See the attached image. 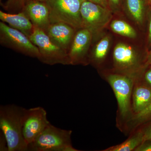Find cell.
Listing matches in <instances>:
<instances>
[{
	"label": "cell",
	"instance_id": "18",
	"mask_svg": "<svg viewBox=\"0 0 151 151\" xmlns=\"http://www.w3.org/2000/svg\"><path fill=\"white\" fill-rule=\"evenodd\" d=\"M109 42V38L105 37L97 44L94 51V57L95 60H99L104 58L108 52Z\"/></svg>",
	"mask_w": 151,
	"mask_h": 151
},
{
	"label": "cell",
	"instance_id": "29",
	"mask_svg": "<svg viewBox=\"0 0 151 151\" xmlns=\"http://www.w3.org/2000/svg\"><path fill=\"white\" fill-rule=\"evenodd\" d=\"M113 4L116 5H118L119 4V0H110Z\"/></svg>",
	"mask_w": 151,
	"mask_h": 151
},
{
	"label": "cell",
	"instance_id": "15",
	"mask_svg": "<svg viewBox=\"0 0 151 151\" xmlns=\"http://www.w3.org/2000/svg\"><path fill=\"white\" fill-rule=\"evenodd\" d=\"M143 141V132H139L122 144L110 147L106 151H131L134 150Z\"/></svg>",
	"mask_w": 151,
	"mask_h": 151
},
{
	"label": "cell",
	"instance_id": "5",
	"mask_svg": "<svg viewBox=\"0 0 151 151\" xmlns=\"http://www.w3.org/2000/svg\"><path fill=\"white\" fill-rule=\"evenodd\" d=\"M0 42L1 45L20 53L39 59L40 53L37 47L23 33L0 22Z\"/></svg>",
	"mask_w": 151,
	"mask_h": 151
},
{
	"label": "cell",
	"instance_id": "13",
	"mask_svg": "<svg viewBox=\"0 0 151 151\" xmlns=\"http://www.w3.org/2000/svg\"><path fill=\"white\" fill-rule=\"evenodd\" d=\"M114 58L117 64L123 68H129L134 65L137 58L134 51L128 45L119 43L114 50Z\"/></svg>",
	"mask_w": 151,
	"mask_h": 151
},
{
	"label": "cell",
	"instance_id": "24",
	"mask_svg": "<svg viewBox=\"0 0 151 151\" xmlns=\"http://www.w3.org/2000/svg\"><path fill=\"white\" fill-rule=\"evenodd\" d=\"M83 1H88L95 3V4L102 6L104 8L106 7L107 5L106 0H83Z\"/></svg>",
	"mask_w": 151,
	"mask_h": 151
},
{
	"label": "cell",
	"instance_id": "10",
	"mask_svg": "<svg viewBox=\"0 0 151 151\" xmlns=\"http://www.w3.org/2000/svg\"><path fill=\"white\" fill-rule=\"evenodd\" d=\"M74 28L62 22L51 24L45 31L53 43L68 52L74 38Z\"/></svg>",
	"mask_w": 151,
	"mask_h": 151
},
{
	"label": "cell",
	"instance_id": "12",
	"mask_svg": "<svg viewBox=\"0 0 151 151\" xmlns=\"http://www.w3.org/2000/svg\"><path fill=\"white\" fill-rule=\"evenodd\" d=\"M0 19L9 26L23 33L29 37L33 31L34 26L24 12L10 14L0 11Z\"/></svg>",
	"mask_w": 151,
	"mask_h": 151
},
{
	"label": "cell",
	"instance_id": "4",
	"mask_svg": "<svg viewBox=\"0 0 151 151\" xmlns=\"http://www.w3.org/2000/svg\"><path fill=\"white\" fill-rule=\"evenodd\" d=\"M29 38L38 49L40 55L38 60L42 62L49 65H70L68 52L53 43L45 31L34 27Z\"/></svg>",
	"mask_w": 151,
	"mask_h": 151
},
{
	"label": "cell",
	"instance_id": "16",
	"mask_svg": "<svg viewBox=\"0 0 151 151\" xmlns=\"http://www.w3.org/2000/svg\"><path fill=\"white\" fill-rule=\"evenodd\" d=\"M127 6L130 13L139 24L145 20V8L144 0H127Z\"/></svg>",
	"mask_w": 151,
	"mask_h": 151
},
{
	"label": "cell",
	"instance_id": "22",
	"mask_svg": "<svg viewBox=\"0 0 151 151\" xmlns=\"http://www.w3.org/2000/svg\"><path fill=\"white\" fill-rule=\"evenodd\" d=\"M0 150L8 151L6 140L2 132H1L0 136Z\"/></svg>",
	"mask_w": 151,
	"mask_h": 151
},
{
	"label": "cell",
	"instance_id": "19",
	"mask_svg": "<svg viewBox=\"0 0 151 151\" xmlns=\"http://www.w3.org/2000/svg\"><path fill=\"white\" fill-rule=\"evenodd\" d=\"M132 120L135 124H140L151 120V103L142 111L136 113Z\"/></svg>",
	"mask_w": 151,
	"mask_h": 151
},
{
	"label": "cell",
	"instance_id": "8",
	"mask_svg": "<svg viewBox=\"0 0 151 151\" xmlns=\"http://www.w3.org/2000/svg\"><path fill=\"white\" fill-rule=\"evenodd\" d=\"M80 13L82 27L92 32L97 30L108 19L105 8L95 3L84 1L81 4Z\"/></svg>",
	"mask_w": 151,
	"mask_h": 151
},
{
	"label": "cell",
	"instance_id": "7",
	"mask_svg": "<svg viewBox=\"0 0 151 151\" xmlns=\"http://www.w3.org/2000/svg\"><path fill=\"white\" fill-rule=\"evenodd\" d=\"M108 80L116 95L121 114L126 116L129 111L132 80L127 76L117 74L109 75Z\"/></svg>",
	"mask_w": 151,
	"mask_h": 151
},
{
	"label": "cell",
	"instance_id": "30",
	"mask_svg": "<svg viewBox=\"0 0 151 151\" xmlns=\"http://www.w3.org/2000/svg\"><path fill=\"white\" fill-rule=\"evenodd\" d=\"M149 3H150V4L151 6V0H149Z\"/></svg>",
	"mask_w": 151,
	"mask_h": 151
},
{
	"label": "cell",
	"instance_id": "28",
	"mask_svg": "<svg viewBox=\"0 0 151 151\" xmlns=\"http://www.w3.org/2000/svg\"><path fill=\"white\" fill-rule=\"evenodd\" d=\"M47 0H24L25 3L26 1V4L31 1H40L42 2H45Z\"/></svg>",
	"mask_w": 151,
	"mask_h": 151
},
{
	"label": "cell",
	"instance_id": "1",
	"mask_svg": "<svg viewBox=\"0 0 151 151\" xmlns=\"http://www.w3.org/2000/svg\"><path fill=\"white\" fill-rule=\"evenodd\" d=\"M27 110L14 104L0 107V129L6 140L8 151H28L22 133Z\"/></svg>",
	"mask_w": 151,
	"mask_h": 151
},
{
	"label": "cell",
	"instance_id": "26",
	"mask_svg": "<svg viewBox=\"0 0 151 151\" xmlns=\"http://www.w3.org/2000/svg\"><path fill=\"white\" fill-rule=\"evenodd\" d=\"M145 77L146 81L151 86V69L146 72Z\"/></svg>",
	"mask_w": 151,
	"mask_h": 151
},
{
	"label": "cell",
	"instance_id": "25",
	"mask_svg": "<svg viewBox=\"0 0 151 151\" xmlns=\"http://www.w3.org/2000/svg\"><path fill=\"white\" fill-rule=\"evenodd\" d=\"M148 32L147 42L149 46H151V14L149 17Z\"/></svg>",
	"mask_w": 151,
	"mask_h": 151
},
{
	"label": "cell",
	"instance_id": "2",
	"mask_svg": "<svg viewBox=\"0 0 151 151\" xmlns=\"http://www.w3.org/2000/svg\"><path fill=\"white\" fill-rule=\"evenodd\" d=\"M71 133L70 130L60 129L50 124L29 145L28 151H78L71 144Z\"/></svg>",
	"mask_w": 151,
	"mask_h": 151
},
{
	"label": "cell",
	"instance_id": "27",
	"mask_svg": "<svg viewBox=\"0 0 151 151\" xmlns=\"http://www.w3.org/2000/svg\"><path fill=\"white\" fill-rule=\"evenodd\" d=\"M146 65H151V50L149 52L147 56Z\"/></svg>",
	"mask_w": 151,
	"mask_h": 151
},
{
	"label": "cell",
	"instance_id": "3",
	"mask_svg": "<svg viewBox=\"0 0 151 151\" xmlns=\"http://www.w3.org/2000/svg\"><path fill=\"white\" fill-rule=\"evenodd\" d=\"M83 0H47L51 24L62 22L73 28L82 27L80 13Z\"/></svg>",
	"mask_w": 151,
	"mask_h": 151
},
{
	"label": "cell",
	"instance_id": "21",
	"mask_svg": "<svg viewBox=\"0 0 151 151\" xmlns=\"http://www.w3.org/2000/svg\"><path fill=\"white\" fill-rule=\"evenodd\" d=\"M134 151H151V140L145 141L136 148Z\"/></svg>",
	"mask_w": 151,
	"mask_h": 151
},
{
	"label": "cell",
	"instance_id": "14",
	"mask_svg": "<svg viewBox=\"0 0 151 151\" xmlns=\"http://www.w3.org/2000/svg\"><path fill=\"white\" fill-rule=\"evenodd\" d=\"M151 103V88L145 85H136L133 93V107L136 113L145 109Z\"/></svg>",
	"mask_w": 151,
	"mask_h": 151
},
{
	"label": "cell",
	"instance_id": "20",
	"mask_svg": "<svg viewBox=\"0 0 151 151\" xmlns=\"http://www.w3.org/2000/svg\"><path fill=\"white\" fill-rule=\"evenodd\" d=\"M25 3L24 0H8L7 2L8 8L15 10H23Z\"/></svg>",
	"mask_w": 151,
	"mask_h": 151
},
{
	"label": "cell",
	"instance_id": "23",
	"mask_svg": "<svg viewBox=\"0 0 151 151\" xmlns=\"http://www.w3.org/2000/svg\"><path fill=\"white\" fill-rule=\"evenodd\" d=\"M151 140V125L143 132V141Z\"/></svg>",
	"mask_w": 151,
	"mask_h": 151
},
{
	"label": "cell",
	"instance_id": "6",
	"mask_svg": "<svg viewBox=\"0 0 151 151\" xmlns=\"http://www.w3.org/2000/svg\"><path fill=\"white\" fill-rule=\"evenodd\" d=\"M50 124L47 120L46 111L42 107L27 109L23 125L22 133L28 146Z\"/></svg>",
	"mask_w": 151,
	"mask_h": 151
},
{
	"label": "cell",
	"instance_id": "11",
	"mask_svg": "<svg viewBox=\"0 0 151 151\" xmlns=\"http://www.w3.org/2000/svg\"><path fill=\"white\" fill-rule=\"evenodd\" d=\"M92 33L87 29L83 28L74 36L68 52L70 64H75L81 61L91 40Z\"/></svg>",
	"mask_w": 151,
	"mask_h": 151
},
{
	"label": "cell",
	"instance_id": "17",
	"mask_svg": "<svg viewBox=\"0 0 151 151\" xmlns=\"http://www.w3.org/2000/svg\"><path fill=\"white\" fill-rule=\"evenodd\" d=\"M111 27L113 32L124 36L134 38L137 35L134 29L123 21H113L111 23Z\"/></svg>",
	"mask_w": 151,
	"mask_h": 151
},
{
	"label": "cell",
	"instance_id": "9",
	"mask_svg": "<svg viewBox=\"0 0 151 151\" xmlns=\"http://www.w3.org/2000/svg\"><path fill=\"white\" fill-rule=\"evenodd\" d=\"M24 12L35 27L46 31L51 24L49 10L45 2L31 1L25 4Z\"/></svg>",
	"mask_w": 151,
	"mask_h": 151
}]
</instances>
